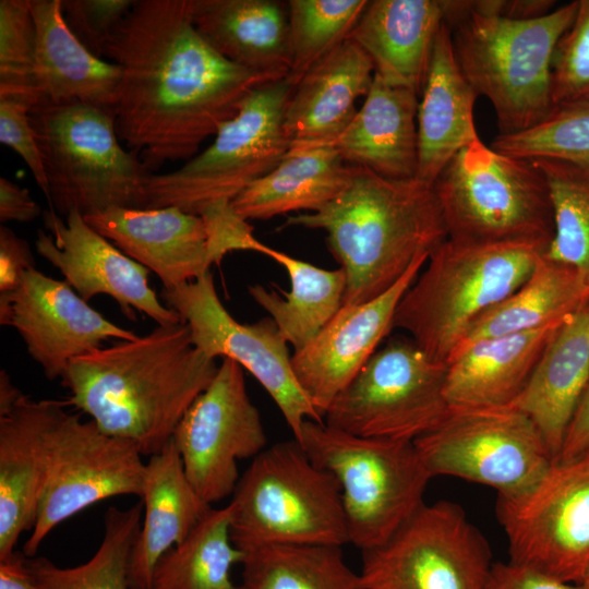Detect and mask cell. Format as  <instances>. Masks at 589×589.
Instances as JSON below:
<instances>
[{"label": "cell", "mask_w": 589, "mask_h": 589, "mask_svg": "<svg viewBox=\"0 0 589 589\" xmlns=\"http://www.w3.org/2000/svg\"><path fill=\"white\" fill-rule=\"evenodd\" d=\"M351 173L352 166L334 146L287 154L271 172L243 190L231 206L244 220L317 212L342 192Z\"/></svg>", "instance_id": "obj_32"}, {"label": "cell", "mask_w": 589, "mask_h": 589, "mask_svg": "<svg viewBox=\"0 0 589 589\" xmlns=\"http://www.w3.org/2000/svg\"><path fill=\"white\" fill-rule=\"evenodd\" d=\"M32 106L23 100L0 98V142L17 153L29 168L38 188L48 197L41 153L31 122Z\"/></svg>", "instance_id": "obj_44"}, {"label": "cell", "mask_w": 589, "mask_h": 589, "mask_svg": "<svg viewBox=\"0 0 589 589\" xmlns=\"http://www.w3.org/2000/svg\"><path fill=\"white\" fill-rule=\"evenodd\" d=\"M166 305L189 326L193 345L206 357L228 358L250 372L280 410L293 438L305 421L324 422L294 374L288 342L268 316L239 323L221 303L211 271L172 289H163Z\"/></svg>", "instance_id": "obj_15"}, {"label": "cell", "mask_w": 589, "mask_h": 589, "mask_svg": "<svg viewBox=\"0 0 589 589\" xmlns=\"http://www.w3.org/2000/svg\"><path fill=\"white\" fill-rule=\"evenodd\" d=\"M580 585H581V589H589V574L587 575V577L584 579V581Z\"/></svg>", "instance_id": "obj_52"}, {"label": "cell", "mask_w": 589, "mask_h": 589, "mask_svg": "<svg viewBox=\"0 0 589 589\" xmlns=\"http://www.w3.org/2000/svg\"><path fill=\"white\" fill-rule=\"evenodd\" d=\"M143 520L130 562L131 589H151L159 560L182 542L212 508L189 481L171 441L145 462Z\"/></svg>", "instance_id": "obj_28"}, {"label": "cell", "mask_w": 589, "mask_h": 589, "mask_svg": "<svg viewBox=\"0 0 589 589\" xmlns=\"http://www.w3.org/2000/svg\"><path fill=\"white\" fill-rule=\"evenodd\" d=\"M199 34L224 58L276 80L292 63L288 5L276 0H191Z\"/></svg>", "instance_id": "obj_27"}, {"label": "cell", "mask_w": 589, "mask_h": 589, "mask_svg": "<svg viewBox=\"0 0 589 589\" xmlns=\"http://www.w3.org/2000/svg\"><path fill=\"white\" fill-rule=\"evenodd\" d=\"M444 21L443 0H373L349 38L368 55L383 81L421 95Z\"/></svg>", "instance_id": "obj_25"}, {"label": "cell", "mask_w": 589, "mask_h": 589, "mask_svg": "<svg viewBox=\"0 0 589 589\" xmlns=\"http://www.w3.org/2000/svg\"><path fill=\"white\" fill-rule=\"evenodd\" d=\"M429 256L417 257L381 296L364 303L342 305L321 333L291 357L300 386L323 418L394 328L397 305Z\"/></svg>", "instance_id": "obj_20"}, {"label": "cell", "mask_w": 589, "mask_h": 589, "mask_svg": "<svg viewBox=\"0 0 589 589\" xmlns=\"http://www.w3.org/2000/svg\"><path fill=\"white\" fill-rule=\"evenodd\" d=\"M335 544H272L244 552L239 589H359Z\"/></svg>", "instance_id": "obj_36"}, {"label": "cell", "mask_w": 589, "mask_h": 589, "mask_svg": "<svg viewBox=\"0 0 589 589\" xmlns=\"http://www.w3.org/2000/svg\"><path fill=\"white\" fill-rule=\"evenodd\" d=\"M35 267L28 243L10 228L0 227V293L14 290L23 274Z\"/></svg>", "instance_id": "obj_46"}, {"label": "cell", "mask_w": 589, "mask_h": 589, "mask_svg": "<svg viewBox=\"0 0 589 589\" xmlns=\"http://www.w3.org/2000/svg\"><path fill=\"white\" fill-rule=\"evenodd\" d=\"M132 442L60 410L50 434L46 478L35 525L23 545L33 557L61 522L97 502L142 493L145 462Z\"/></svg>", "instance_id": "obj_14"}, {"label": "cell", "mask_w": 589, "mask_h": 589, "mask_svg": "<svg viewBox=\"0 0 589 589\" xmlns=\"http://www.w3.org/2000/svg\"><path fill=\"white\" fill-rule=\"evenodd\" d=\"M293 86L287 75L253 88L207 148L177 170L146 179L143 208L173 206L202 215L214 206L231 204L271 172L288 154L283 122Z\"/></svg>", "instance_id": "obj_10"}, {"label": "cell", "mask_w": 589, "mask_h": 589, "mask_svg": "<svg viewBox=\"0 0 589 589\" xmlns=\"http://www.w3.org/2000/svg\"><path fill=\"white\" fill-rule=\"evenodd\" d=\"M545 249L528 243L443 241L400 299L393 327L446 363L470 326L514 292Z\"/></svg>", "instance_id": "obj_5"}, {"label": "cell", "mask_w": 589, "mask_h": 589, "mask_svg": "<svg viewBox=\"0 0 589 589\" xmlns=\"http://www.w3.org/2000/svg\"><path fill=\"white\" fill-rule=\"evenodd\" d=\"M589 454V381L566 430L556 462L567 464Z\"/></svg>", "instance_id": "obj_47"}, {"label": "cell", "mask_w": 589, "mask_h": 589, "mask_svg": "<svg viewBox=\"0 0 589 589\" xmlns=\"http://www.w3.org/2000/svg\"><path fill=\"white\" fill-rule=\"evenodd\" d=\"M229 506L231 540L243 553L272 544L349 543L338 482L294 438L253 458Z\"/></svg>", "instance_id": "obj_8"}, {"label": "cell", "mask_w": 589, "mask_h": 589, "mask_svg": "<svg viewBox=\"0 0 589 589\" xmlns=\"http://www.w3.org/2000/svg\"><path fill=\"white\" fill-rule=\"evenodd\" d=\"M492 565L461 506L424 502L389 540L362 552L359 589H486Z\"/></svg>", "instance_id": "obj_13"}, {"label": "cell", "mask_w": 589, "mask_h": 589, "mask_svg": "<svg viewBox=\"0 0 589 589\" xmlns=\"http://www.w3.org/2000/svg\"><path fill=\"white\" fill-rule=\"evenodd\" d=\"M490 146L526 159H553L589 172V103L560 105L537 125L497 134Z\"/></svg>", "instance_id": "obj_40"}, {"label": "cell", "mask_w": 589, "mask_h": 589, "mask_svg": "<svg viewBox=\"0 0 589 589\" xmlns=\"http://www.w3.org/2000/svg\"><path fill=\"white\" fill-rule=\"evenodd\" d=\"M509 561L570 584L589 574V467L555 462L526 492L497 496Z\"/></svg>", "instance_id": "obj_16"}, {"label": "cell", "mask_w": 589, "mask_h": 589, "mask_svg": "<svg viewBox=\"0 0 589 589\" xmlns=\"http://www.w3.org/2000/svg\"><path fill=\"white\" fill-rule=\"evenodd\" d=\"M31 122L41 153L50 209L88 216L109 208H143V189L153 173L125 151L115 111L83 104H40Z\"/></svg>", "instance_id": "obj_6"}, {"label": "cell", "mask_w": 589, "mask_h": 589, "mask_svg": "<svg viewBox=\"0 0 589 589\" xmlns=\"http://www.w3.org/2000/svg\"><path fill=\"white\" fill-rule=\"evenodd\" d=\"M65 405L22 393L0 412V562L15 552L22 533L35 525L51 430Z\"/></svg>", "instance_id": "obj_22"}, {"label": "cell", "mask_w": 589, "mask_h": 589, "mask_svg": "<svg viewBox=\"0 0 589 589\" xmlns=\"http://www.w3.org/2000/svg\"><path fill=\"white\" fill-rule=\"evenodd\" d=\"M41 215L40 206L33 200L27 189L0 178V221L28 223Z\"/></svg>", "instance_id": "obj_48"}, {"label": "cell", "mask_w": 589, "mask_h": 589, "mask_svg": "<svg viewBox=\"0 0 589 589\" xmlns=\"http://www.w3.org/2000/svg\"><path fill=\"white\" fill-rule=\"evenodd\" d=\"M447 238L470 243L549 248L551 192L531 159L501 153L478 139L459 151L433 183Z\"/></svg>", "instance_id": "obj_7"}, {"label": "cell", "mask_w": 589, "mask_h": 589, "mask_svg": "<svg viewBox=\"0 0 589 589\" xmlns=\"http://www.w3.org/2000/svg\"><path fill=\"white\" fill-rule=\"evenodd\" d=\"M560 326L486 338L458 350L447 362L445 395L449 406L512 405Z\"/></svg>", "instance_id": "obj_31"}, {"label": "cell", "mask_w": 589, "mask_h": 589, "mask_svg": "<svg viewBox=\"0 0 589 589\" xmlns=\"http://www.w3.org/2000/svg\"><path fill=\"white\" fill-rule=\"evenodd\" d=\"M24 556L15 551L0 562V589H38Z\"/></svg>", "instance_id": "obj_50"}, {"label": "cell", "mask_w": 589, "mask_h": 589, "mask_svg": "<svg viewBox=\"0 0 589 589\" xmlns=\"http://www.w3.org/2000/svg\"><path fill=\"white\" fill-rule=\"evenodd\" d=\"M577 4L512 20L477 12L469 1L444 0L457 63L476 93L491 101L500 135L526 131L554 110L553 56Z\"/></svg>", "instance_id": "obj_4"}, {"label": "cell", "mask_w": 589, "mask_h": 589, "mask_svg": "<svg viewBox=\"0 0 589 589\" xmlns=\"http://www.w3.org/2000/svg\"><path fill=\"white\" fill-rule=\"evenodd\" d=\"M322 229L346 274L344 304L368 302L390 289L414 260L447 239L433 187L352 166L342 192L317 212L288 216L284 227Z\"/></svg>", "instance_id": "obj_3"}, {"label": "cell", "mask_w": 589, "mask_h": 589, "mask_svg": "<svg viewBox=\"0 0 589 589\" xmlns=\"http://www.w3.org/2000/svg\"><path fill=\"white\" fill-rule=\"evenodd\" d=\"M366 0H289L288 16L292 63L297 82L317 61L349 38Z\"/></svg>", "instance_id": "obj_39"}, {"label": "cell", "mask_w": 589, "mask_h": 589, "mask_svg": "<svg viewBox=\"0 0 589 589\" xmlns=\"http://www.w3.org/2000/svg\"><path fill=\"white\" fill-rule=\"evenodd\" d=\"M588 301L580 273L542 255L514 292L477 318L454 354L482 339L562 325Z\"/></svg>", "instance_id": "obj_33"}, {"label": "cell", "mask_w": 589, "mask_h": 589, "mask_svg": "<svg viewBox=\"0 0 589 589\" xmlns=\"http://www.w3.org/2000/svg\"><path fill=\"white\" fill-rule=\"evenodd\" d=\"M172 441L185 474L209 505L232 495L240 479L238 461L267 447L259 409L243 369L223 358L216 375L179 422Z\"/></svg>", "instance_id": "obj_17"}, {"label": "cell", "mask_w": 589, "mask_h": 589, "mask_svg": "<svg viewBox=\"0 0 589 589\" xmlns=\"http://www.w3.org/2000/svg\"><path fill=\"white\" fill-rule=\"evenodd\" d=\"M134 0H62L64 20L76 38L103 58L105 44Z\"/></svg>", "instance_id": "obj_43"}, {"label": "cell", "mask_w": 589, "mask_h": 589, "mask_svg": "<svg viewBox=\"0 0 589 589\" xmlns=\"http://www.w3.org/2000/svg\"><path fill=\"white\" fill-rule=\"evenodd\" d=\"M589 303V302H588Z\"/></svg>", "instance_id": "obj_54"}, {"label": "cell", "mask_w": 589, "mask_h": 589, "mask_svg": "<svg viewBox=\"0 0 589 589\" xmlns=\"http://www.w3.org/2000/svg\"><path fill=\"white\" fill-rule=\"evenodd\" d=\"M265 255L287 271L290 290L281 297L275 290L253 285L248 291L296 352L306 347L341 309L346 274L341 267L321 268L269 247Z\"/></svg>", "instance_id": "obj_34"}, {"label": "cell", "mask_w": 589, "mask_h": 589, "mask_svg": "<svg viewBox=\"0 0 589 589\" xmlns=\"http://www.w3.org/2000/svg\"><path fill=\"white\" fill-rule=\"evenodd\" d=\"M418 96L374 73L362 107L334 145L344 161L388 179L416 178Z\"/></svg>", "instance_id": "obj_29"}, {"label": "cell", "mask_w": 589, "mask_h": 589, "mask_svg": "<svg viewBox=\"0 0 589 589\" xmlns=\"http://www.w3.org/2000/svg\"><path fill=\"white\" fill-rule=\"evenodd\" d=\"M446 373L410 337L392 338L336 396L324 422L361 437L414 442L450 409Z\"/></svg>", "instance_id": "obj_11"}, {"label": "cell", "mask_w": 589, "mask_h": 589, "mask_svg": "<svg viewBox=\"0 0 589 589\" xmlns=\"http://www.w3.org/2000/svg\"><path fill=\"white\" fill-rule=\"evenodd\" d=\"M229 504L211 508L157 563L151 589H239L231 569L244 553L231 540Z\"/></svg>", "instance_id": "obj_35"}, {"label": "cell", "mask_w": 589, "mask_h": 589, "mask_svg": "<svg viewBox=\"0 0 589 589\" xmlns=\"http://www.w3.org/2000/svg\"><path fill=\"white\" fill-rule=\"evenodd\" d=\"M486 589H581V585L508 561L493 563Z\"/></svg>", "instance_id": "obj_45"}, {"label": "cell", "mask_w": 589, "mask_h": 589, "mask_svg": "<svg viewBox=\"0 0 589 589\" xmlns=\"http://www.w3.org/2000/svg\"><path fill=\"white\" fill-rule=\"evenodd\" d=\"M142 518L141 501L124 509L109 507L101 543L81 565L59 567L46 557L27 558L38 589H131L130 562Z\"/></svg>", "instance_id": "obj_37"}, {"label": "cell", "mask_w": 589, "mask_h": 589, "mask_svg": "<svg viewBox=\"0 0 589 589\" xmlns=\"http://www.w3.org/2000/svg\"><path fill=\"white\" fill-rule=\"evenodd\" d=\"M31 11L36 28V105L83 103L115 111L120 68L76 38L64 20L62 0H31Z\"/></svg>", "instance_id": "obj_24"}, {"label": "cell", "mask_w": 589, "mask_h": 589, "mask_svg": "<svg viewBox=\"0 0 589 589\" xmlns=\"http://www.w3.org/2000/svg\"><path fill=\"white\" fill-rule=\"evenodd\" d=\"M555 1L551 0H479L469 1L472 10L512 20H530L550 13Z\"/></svg>", "instance_id": "obj_49"}, {"label": "cell", "mask_w": 589, "mask_h": 589, "mask_svg": "<svg viewBox=\"0 0 589 589\" xmlns=\"http://www.w3.org/2000/svg\"><path fill=\"white\" fill-rule=\"evenodd\" d=\"M103 57L121 70L118 137L151 171L195 156L253 88L276 80L218 53L196 31L191 0H135Z\"/></svg>", "instance_id": "obj_1"}, {"label": "cell", "mask_w": 589, "mask_h": 589, "mask_svg": "<svg viewBox=\"0 0 589 589\" xmlns=\"http://www.w3.org/2000/svg\"><path fill=\"white\" fill-rule=\"evenodd\" d=\"M83 217L124 254L154 272L165 289L192 281L220 263L200 215L169 206L116 207Z\"/></svg>", "instance_id": "obj_21"}, {"label": "cell", "mask_w": 589, "mask_h": 589, "mask_svg": "<svg viewBox=\"0 0 589 589\" xmlns=\"http://www.w3.org/2000/svg\"><path fill=\"white\" fill-rule=\"evenodd\" d=\"M588 381L589 303L556 329L528 383L509 405L533 421L555 462Z\"/></svg>", "instance_id": "obj_30"}, {"label": "cell", "mask_w": 589, "mask_h": 589, "mask_svg": "<svg viewBox=\"0 0 589 589\" xmlns=\"http://www.w3.org/2000/svg\"><path fill=\"white\" fill-rule=\"evenodd\" d=\"M298 442L338 482L349 543L362 552L384 544L424 503L433 477L413 442L361 437L311 420Z\"/></svg>", "instance_id": "obj_9"}, {"label": "cell", "mask_w": 589, "mask_h": 589, "mask_svg": "<svg viewBox=\"0 0 589 589\" xmlns=\"http://www.w3.org/2000/svg\"><path fill=\"white\" fill-rule=\"evenodd\" d=\"M43 218L46 230L37 232L36 251L85 301L105 294L111 297L131 321L136 320L134 309L157 325L183 322L149 287V271L92 228L79 211L73 209L62 217L49 208L43 213Z\"/></svg>", "instance_id": "obj_19"}, {"label": "cell", "mask_w": 589, "mask_h": 589, "mask_svg": "<svg viewBox=\"0 0 589 589\" xmlns=\"http://www.w3.org/2000/svg\"><path fill=\"white\" fill-rule=\"evenodd\" d=\"M22 392L12 383L7 371L0 373V412L8 410L20 397Z\"/></svg>", "instance_id": "obj_51"}, {"label": "cell", "mask_w": 589, "mask_h": 589, "mask_svg": "<svg viewBox=\"0 0 589 589\" xmlns=\"http://www.w3.org/2000/svg\"><path fill=\"white\" fill-rule=\"evenodd\" d=\"M218 366L193 345L182 322L157 325L144 336L72 360L61 383L69 390L68 405L152 456L171 441Z\"/></svg>", "instance_id": "obj_2"}, {"label": "cell", "mask_w": 589, "mask_h": 589, "mask_svg": "<svg viewBox=\"0 0 589 589\" xmlns=\"http://www.w3.org/2000/svg\"><path fill=\"white\" fill-rule=\"evenodd\" d=\"M551 192L554 235L544 256L568 265L589 283V172L553 159H531Z\"/></svg>", "instance_id": "obj_38"}, {"label": "cell", "mask_w": 589, "mask_h": 589, "mask_svg": "<svg viewBox=\"0 0 589 589\" xmlns=\"http://www.w3.org/2000/svg\"><path fill=\"white\" fill-rule=\"evenodd\" d=\"M36 28L31 0L0 1V98L36 105Z\"/></svg>", "instance_id": "obj_41"}, {"label": "cell", "mask_w": 589, "mask_h": 589, "mask_svg": "<svg viewBox=\"0 0 589 589\" xmlns=\"http://www.w3.org/2000/svg\"><path fill=\"white\" fill-rule=\"evenodd\" d=\"M374 67L368 55L347 38L293 86L284 110L288 154L334 146L369 93Z\"/></svg>", "instance_id": "obj_23"}, {"label": "cell", "mask_w": 589, "mask_h": 589, "mask_svg": "<svg viewBox=\"0 0 589 589\" xmlns=\"http://www.w3.org/2000/svg\"><path fill=\"white\" fill-rule=\"evenodd\" d=\"M575 19L560 39L552 62L555 107L589 103V0H577Z\"/></svg>", "instance_id": "obj_42"}, {"label": "cell", "mask_w": 589, "mask_h": 589, "mask_svg": "<svg viewBox=\"0 0 589 589\" xmlns=\"http://www.w3.org/2000/svg\"><path fill=\"white\" fill-rule=\"evenodd\" d=\"M0 322L15 328L50 381L61 380L72 360L108 339L139 337L104 317L65 281L35 267L23 274L14 290L0 293Z\"/></svg>", "instance_id": "obj_18"}, {"label": "cell", "mask_w": 589, "mask_h": 589, "mask_svg": "<svg viewBox=\"0 0 589 589\" xmlns=\"http://www.w3.org/2000/svg\"><path fill=\"white\" fill-rule=\"evenodd\" d=\"M478 97L457 63L450 29L444 22L418 106L417 179L433 185L452 158L480 139L473 120Z\"/></svg>", "instance_id": "obj_26"}, {"label": "cell", "mask_w": 589, "mask_h": 589, "mask_svg": "<svg viewBox=\"0 0 589 589\" xmlns=\"http://www.w3.org/2000/svg\"><path fill=\"white\" fill-rule=\"evenodd\" d=\"M577 460H581L584 464H586L589 467V454Z\"/></svg>", "instance_id": "obj_53"}, {"label": "cell", "mask_w": 589, "mask_h": 589, "mask_svg": "<svg viewBox=\"0 0 589 589\" xmlns=\"http://www.w3.org/2000/svg\"><path fill=\"white\" fill-rule=\"evenodd\" d=\"M432 477L483 484L509 497L532 488L555 464L533 421L510 407H450L413 442Z\"/></svg>", "instance_id": "obj_12"}]
</instances>
